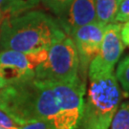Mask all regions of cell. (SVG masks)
I'll list each match as a JSON object with an SVG mask.
<instances>
[{"label":"cell","mask_w":129,"mask_h":129,"mask_svg":"<svg viewBox=\"0 0 129 129\" xmlns=\"http://www.w3.org/2000/svg\"><path fill=\"white\" fill-rule=\"evenodd\" d=\"M89 80L77 129H109L121 101L119 81L114 73Z\"/></svg>","instance_id":"obj_2"},{"label":"cell","mask_w":129,"mask_h":129,"mask_svg":"<svg viewBox=\"0 0 129 129\" xmlns=\"http://www.w3.org/2000/svg\"><path fill=\"white\" fill-rule=\"evenodd\" d=\"M71 1L72 0H40V3H42L46 9L57 16Z\"/></svg>","instance_id":"obj_14"},{"label":"cell","mask_w":129,"mask_h":129,"mask_svg":"<svg viewBox=\"0 0 129 129\" xmlns=\"http://www.w3.org/2000/svg\"><path fill=\"white\" fill-rule=\"evenodd\" d=\"M0 129H5V128H3V127H0Z\"/></svg>","instance_id":"obj_23"},{"label":"cell","mask_w":129,"mask_h":129,"mask_svg":"<svg viewBox=\"0 0 129 129\" xmlns=\"http://www.w3.org/2000/svg\"><path fill=\"white\" fill-rule=\"evenodd\" d=\"M40 3V0H6V3L1 10L4 18L33 9Z\"/></svg>","instance_id":"obj_11"},{"label":"cell","mask_w":129,"mask_h":129,"mask_svg":"<svg viewBox=\"0 0 129 129\" xmlns=\"http://www.w3.org/2000/svg\"><path fill=\"white\" fill-rule=\"evenodd\" d=\"M49 82L57 105L51 129H77L83 110L85 82L81 78L68 82Z\"/></svg>","instance_id":"obj_5"},{"label":"cell","mask_w":129,"mask_h":129,"mask_svg":"<svg viewBox=\"0 0 129 129\" xmlns=\"http://www.w3.org/2000/svg\"><path fill=\"white\" fill-rule=\"evenodd\" d=\"M105 26L97 20L78 28L70 36L78 51L79 76L83 82L86 81L89 65L101 49Z\"/></svg>","instance_id":"obj_7"},{"label":"cell","mask_w":129,"mask_h":129,"mask_svg":"<svg viewBox=\"0 0 129 129\" xmlns=\"http://www.w3.org/2000/svg\"><path fill=\"white\" fill-rule=\"evenodd\" d=\"M48 49L34 52H18L14 50L0 51V66L9 67L21 73L35 77V71L47 58Z\"/></svg>","instance_id":"obj_9"},{"label":"cell","mask_w":129,"mask_h":129,"mask_svg":"<svg viewBox=\"0 0 129 129\" xmlns=\"http://www.w3.org/2000/svg\"><path fill=\"white\" fill-rule=\"evenodd\" d=\"M4 19V15H3V14H2V12L0 11V23L2 22V20Z\"/></svg>","instance_id":"obj_22"},{"label":"cell","mask_w":129,"mask_h":129,"mask_svg":"<svg viewBox=\"0 0 129 129\" xmlns=\"http://www.w3.org/2000/svg\"><path fill=\"white\" fill-rule=\"evenodd\" d=\"M129 20V0H120L115 17L117 23H125Z\"/></svg>","instance_id":"obj_15"},{"label":"cell","mask_w":129,"mask_h":129,"mask_svg":"<svg viewBox=\"0 0 129 129\" xmlns=\"http://www.w3.org/2000/svg\"><path fill=\"white\" fill-rule=\"evenodd\" d=\"M56 17L65 34L71 36L78 28L97 21L95 0H72Z\"/></svg>","instance_id":"obj_8"},{"label":"cell","mask_w":129,"mask_h":129,"mask_svg":"<svg viewBox=\"0 0 129 129\" xmlns=\"http://www.w3.org/2000/svg\"><path fill=\"white\" fill-rule=\"evenodd\" d=\"M18 129H50V124L45 120H37L19 125Z\"/></svg>","instance_id":"obj_17"},{"label":"cell","mask_w":129,"mask_h":129,"mask_svg":"<svg viewBox=\"0 0 129 129\" xmlns=\"http://www.w3.org/2000/svg\"><path fill=\"white\" fill-rule=\"evenodd\" d=\"M126 33H129V20L127 22H125L121 28V34H126Z\"/></svg>","instance_id":"obj_19"},{"label":"cell","mask_w":129,"mask_h":129,"mask_svg":"<svg viewBox=\"0 0 129 129\" xmlns=\"http://www.w3.org/2000/svg\"><path fill=\"white\" fill-rule=\"evenodd\" d=\"M35 78L51 82H68L81 78L78 51L72 37L66 35L48 48L47 58L37 66Z\"/></svg>","instance_id":"obj_4"},{"label":"cell","mask_w":129,"mask_h":129,"mask_svg":"<svg viewBox=\"0 0 129 129\" xmlns=\"http://www.w3.org/2000/svg\"><path fill=\"white\" fill-rule=\"evenodd\" d=\"M121 23L113 22L105 26L101 49L88 68L89 79L114 73V67L124 50L121 37Z\"/></svg>","instance_id":"obj_6"},{"label":"cell","mask_w":129,"mask_h":129,"mask_svg":"<svg viewBox=\"0 0 129 129\" xmlns=\"http://www.w3.org/2000/svg\"><path fill=\"white\" fill-rule=\"evenodd\" d=\"M115 75L123 90L129 94V55L125 56L119 63Z\"/></svg>","instance_id":"obj_13"},{"label":"cell","mask_w":129,"mask_h":129,"mask_svg":"<svg viewBox=\"0 0 129 129\" xmlns=\"http://www.w3.org/2000/svg\"><path fill=\"white\" fill-rule=\"evenodd\" d=\"M121 37H122V41L124 43V45L129 46V33L121 34Z\"/></svg>","instance_id":"obj_18"},{"label":"cell","mask_w":129,"mask_h":129,"mask_svg":"<svg viewBox=\"0 0 129 129\" xmlns=\"http://www.w3.org/2000/svg\"><path fill=\"white\" fill-rule=\"evenodd\" d=\"M5 3H6V0H0V11L2 10V8H3V6L5 5Z\"/></svg>","instance_id":"obj_21"},{"label":"cell","mask_w":129,"mask_h":129,"mask_svg":"<svg viewBox=\"0 0 129 129\" xmlns=\"http://www.w3.org/2000/svg\"><path fill=\"white\" fill-rule=\"evenodd\" d=\"M109 129H129V102L120 104Z\"/></svg>","instance_id":"obj_12"},{"label":"cell","mask_w":129,"mask_h":129,"mask_svg":"<svg viewBox=\"0 0 129 129\" xmlns=\"http://www.w3.org/2000/svg\"><path fill=\"white\" fill-rule=\"evenodd\" d=\"M66 36L57 19L42 11H26L5 17L0 25V51L48 49Z\"/></svg>","instance_id":"obj_1"},{"label":"cell","mask_w":129,"mask_h":129,"mask_svg":"<svg viewBox=\"0 0 129 129\" xmlns=\"http://www.w3.org/2000/svg\"><path fill=\"white\" fill-rule=\"evenodd\" d=\"M120 0H95L97 20L104 25L115 22Z\"/></svg>","instance_id":"obj_10"},{"label":"cell","mask_w":129,"mask_h":129,"mask_svg":"<svg viewBox=\"0 0 129 129\" xmlns=\"http://www.w3.org/2000/svg\"><path fill=\"white\" fill-rule=\"evenodd\" d=\"M41 82L36 78L0 89V110L18 125L40 119Z\"/></svg>","instance_id":"obj_3"},{"label":"cell","mask_w":129,"mask_h":129,"mask_svg":"<svg viewBox=\"0 0 129 129\" xmlns=\"http://www.w3.org/2000/svg\"><path fill=\"white\" fill-rule=\"evenodd\" d=\"M7 85V83H6V81H5L3 78L0 77V89H2L3 87H5Z\"/></svg>","instance_id":"obj_20"},{"label":"cell","mask_w":129,"mask_h":129,"mask_svg":"<svg viewBox=\"0 0 129 129\" xmlns=\"http://www.w3.org/2000/svg\"><path fill=\"white\" fill-rule=\"evenodd\" d=\"M0 127L5 129H18L19 125L14 122L6 113L0 110Z\"/></svg>","instance_id":"obj_16"}]
</instances>
